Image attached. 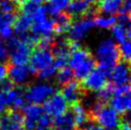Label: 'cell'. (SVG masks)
Returning <instances> with one entry per match:
<instances>
[{
    "label": "cell",
    "mask_w": 131,
    "mask_h": 130,
    "mask_svg": "<svg viewBox=\"0 0 131 130\" xmlns=\"http://www.w3.org/2000/svg\"><path fill=\"white\" fill-rule=\"evenodd\" d=\"M32 34L37 37L41 36H53L56 34V25L54 19L44 18L40 21L33 22L31 27Z\"/></svg>",
    "instance_id": "cell-15"
},
{
    "label": "cell",
    "mask_w": 131,
    "mask_h": 130,
    "mask_svg": "<svg viewBox=\"0 0 131 130\" xmlns=\"http://www.w3.org/2000/svg\"><path fill=\"white\" fill-rule=\"evenodd\" d=\"M74 78H75V76H74L73 70L65 66L63 68L59 69L58 75H57V81H58V84L64 85L71 80H73Z\"/></svg>",
    "instance_id": "cell-26"
},
{
    "label": "cell",
    "mask_w": 131,
    "mask_h": 130,
    "mask_svg": "<svg viewBox=\"0 0 131 130\" xmlns=\"http://www.w3.org/2000/svg\"><path fill=\"white\" fill-rule=\"evenodd\" d=\"M54 55L50 49L37 47L31 53L30 67L34 74H37L41 70L50 67L54 63Z\"/></svg>",
    "instance_id": "cell-6"
},
{
    "label": "cell",
    "mask_w": 131,
    "mask_h": 130,
    "mask_svg": "<svg viewBox=\"0 0 131 130\" xmlns=\"http://www.w3.org/2000/svg\"><path fill=\"white\" fill-rule=\"evenodd\" d=\"M56 25V34L61 35L63 32H66L69 31L70 27L73 23V17L71 16L69 13H62L60 12L59 14L54 16Z\"/></svg>",
    "instance_id": "cell-20"
},
{
    "label": "cell",
    "mask_w": 131,
    "mask_h": 130,
    "mask_svg": "<svg viewBox=\"0 0 131 130\" xmlns=\"http://www.w3.org/2000/svg\"><path fill=\"white\" fill-rule=\"evenodd\" d=\"M8 110V103L5 92L0 90V114L6 112Z\"/></svg>",
    "instance_id": "cell-37"
},
{
    "label": "cell",
    "mask_w": 131,
    "mask_h": 130,
    "mask_svg": "<svg viewBox=\"0 0 131 130\" xmlns=\"http://www.w3.org/2000/svg\"><path fill=\"white\" fill-rule=\"evenodd\" d=\"M48 6L47 12L51 15L55 16L60 12H62L64 9H67L71 0H47Z\"/></svg>",
    "instance_id": "cell-23"
},
{
    "label": "cell",
    "mask_w": 131,
    "mask_h": 130,
    "mask_svg": "<svg viewBox=\"0 0 131 130\" xmlns=\"http://www.w3.org/2000/svg\"><path fill=\"white\" fill-rule=\"evenodd\" d=\"M72 113H73L77 128L78 127L81 128L82 126H84L90 120L89 114L86 112V110L83 108V106L80 104V102L72 104Z\"/></svg>",
    "instance_id": "cell-22"
},
{
    "label": "cell",
    "mask_w": 131,
    "mask_h": 130,
    "mask_svg": "<svg viewBox=\"0 0 131 130\" xmlns=\"http://www.w3.org/2000/svg\"><path fill=\"white\" fill-rule=\"evenodd\" d=\"M118 129L119 130H131L130 127V121L129 120H124V121H121L120 124L118 126Z\"/></svg>",
    "instance_id": "cell-39"
},
{
    "label": "cell",
    "mask_w": 131,
    "mask_h": 130,
    "mask_svg": "<svg viewBox=\"0 0 131 130\" xmlns=\"http://www.w3.org/2000/svg\"><path fill=\"white\" fill-rule=\"evenodd\" d=\"M46 1H47V0H46Z\"/></svg>",
    "instance_id": "cell-45"
},
{
    "label": "cell",
    "mask_w": 131,
    "mask_h": 130,
    "mask_svg": "<svg viewBox=\"0 0 131 130\" xmlns=\"http://www.w3.org/2000/svg\"><path fill=\"white\" fill-rule=\"evenodd\" d=\"M112 35L118 42H123L130 38V28H126L122 24L117 23L112 27Z\"/></svg>",
    "instance_id": "cell-24"
},
{
    "label": "cell",
    "mask_w": 131,
    "mask_h": 130,
    "mask_svg": "<svg viewBox=\"0 0 131 130\" xmlns=\"http://www.w3.org/2000/svg\"><path fill=\"white\" fill-rule=\"evenodd\" d=\"M8 78V64L0 63V82Z\"/></svg>",
    "instance_id": "cell-38"
},
{
    "label": "cell",
    "mask_w": 131,
    "mask_h": 130,
    "mask_svg": "<svg viewBox=\"0 0 131 130\" xmlns=\"http://www.w3.org/2000/svg\"><path fill=\"white\" fill-rule=\"evenodd\" d=\"M43 103L44 112L51 117H58L68 110V102L61 93L56 92Z\"/></svg>",
    "instance_id": "cell-8"
},
{
    "label": "cell",
    "mask_w": 131,
    "mask_h": 130,
    "mask_svg": "<svg viewBox=\"0 0 131 130\" xmlns=\"http://www.w3.org/2000/svg\"><path fill=\"white\" fill-rule=\"evenodd\" d=\"M67 9L72 17H83L87 15L90 5L86 0H71Z\"/></svg>",
    "instance_id": "cell-19"
},
{
    "label": "cell",
    "mask_w": 131,
    "mask_h": 130,
    "mask_svg": "<svg viewBox=\"0 0 131 130\" xmlns=\"http://www.w3.org/2000/svg\"><path fill=\"white\" fill-rule=\"evenodd\" d=\"M55 130H76L77 126L74 120L73 113L71 111H66L64 114L56 117L53 121Z\"/></svg>",
    "instance_id": "cell-17"
},
{
    "label": "cell",
    "mask_w": 131,
    "mask_h": 130,
    "mask_svg": "<svg viewBox=\"0 0 131 130\" xmlns=\"http://www.w3.org/2000/svg\"><path fill=\"white\" fill-rule=\"evenodd\" d=\"M114 84L113 83H106L102 89H100L97 95V101L102 103H106L113 96L114 92Z\"/></svg>",
    "instance_id": "cell-25"
},
{
    "label": "cell",
    "mask_w": 131,
    "mask_h": 130,
    "mask_svg": "<svg viewBox=\"0 0 131 130\" xmlns=\"http://www.w3.org/2000/svg\"><path fill=\"white\" fill-rule=\"evenodd\" d=\"M109 75L102 69H96L88 74V76L82 80L81 86L85 91H99L107 83V78Z\"/></svg>",
    "instance_id": "cell-9"
},
{
    "label": "cell",
    "mask_w": 131,
    "mask_h": 130,
    "mask_svg": "<svg viewBox=\"0 0 131 130\" xmlns=\"http://www.w3.org/2000/svg\"><path fill=\"white\" fill-rule=\"evenodd\" d=\"M47 9L44 7V6H38V7L35 10V12L32 15V18H33V22H37L40 21L44 18H46V15H47Z\"/></svg>",
    "instance_id": "cell-31"
},
{
    "label": "cell",
    "mask_w": 131,
    "mask_h": 130,
    "mask_svg": "<svg viewBox=\"0 0 131 130\" xmlns=\"http://www.w3.org/2000/svg\"><path fill=\"white\" fill-rule=\"evenodd\" d=\"M8 59V49L2 38H0V63L6 61Z\"/></svg>",
    "instance_id": "cell-34"
},
{
    "label": "cell",
    "mask_w": 131,
    "mask_h": 130,
    "mask_svg": "<svg viewBox=\"0 0 131 130\" xmlns=\"http://www.w3.org/2000/svg\"><path fill=\"white\" fill-rule=\"evenodd\" d=\"M124 0H99L97 3L98 13L114 15L121 11Z\"/></svg>",
    "instance_id": "cell-16"
},
{
    "label": "cell",
    "mask_w": 131,
    "mask_h": 130,
    "mask_svg": "<svg viewBox=\"0 0 131 130\" xmlns=\"http://www.w3.org/2000/svg\"><path fill=\"white\" fill-rule=\"evenodd\" d=\"M86 1H87L89 4H96V3H98L99 0H86Z\"/></svg>",
    "instance_id": "cell-41"
},
{
    "label": "cell",
    "mask_w": 131,
    "mask_h": 130,
    "mask_svg": "<svg viewBox=\"0 0 131 130\" xmlns=\"http://www.w3.org/2000/svg\"><path fill=\"white\" fill-rule=\"evenodd\" d=\"M21 109L24 114L23 126H25V129L27 130H36L37 128L38 120L45 113L43 107L40 106L39 104L31 103V104L24 105Z\"/></svg>",
    "instance_id": "cell-10"
},
{
    "label": "cell",
    "mask_w": 131,
    "mask_h": 130,
    "mask_svg": "<svg viewBox=\"0 0 131 130\" xmlns=\"http://www.w3.org/2000/svg\"><path fill=\"white\" fill-rule=\"evenodd\" d=\"M19 9V5L16 2L10 0H1L0 1V10L2 13H15Z\"/></svg>",
    "instance_id": "cell-29"
},
{
    "label": "cell",
    "mask_w": 131,
    "mask_h": 130,
    "mask_svg": "<svg viewBox=\"0 0 131 130\" xmlns=\"http://www.w3.org/2000/svg\"><path fill=\"white\" fill-rule=\"evenodd\" d=\"M95 25L99 26L103 29H108L111 28L113 25L117 23V17L113 15H108V16H99L94 19Z\"/></svg>",
    "instance_id": "cell-27"
},
{
    "label": "cell",
    "mask_w": 131,
    "mask_h": 130,
    "mask_svg": "<svg viewBox=\"0 0 131 130\" xmlns=\"http://www.w3.org/2000/svg\"><path fill=\"white\" fill-rule=\"evenodd\" d=\"M24 123V116L17 110H10L0 114V130H19Z\"/></svg>",
    "instance_id": "cell-11"
},
{
    "label": "cell",
    "mask_w": 131,
    "mask_h": 130,
    "mask_svg": "<svg viewBox=\"0 0 131 130\" xmlns=\"http://www.w3.org/2000/svg\"><path fill=\"white\" fill-rule=\"evenodd\" d=\"M19 130H27V129H22V128H21V129H19Z\"/></svg>",
    "instance_id": "cell-44"
},
{
    "label": "cell",
    "mask_w": 131,
    "mask_h": 130,
    "mask_svg": "<svg viewBox=\"0 0 131 130\" xmlns=\"http://www.w3.org/2000/svg\"><path fill=\"white\" fill-rule=\"evenodd\" d=\"M68 63L70 64V68L73 70L74 76L80 80L85 79L97 65L96 58L91 52L81 47L71 52Z\"/></svg>",
    "instance_id": "cell-1"
},
{
    "label": "cell",
    "mask_w": 131,
    "mask_h": 130,
    "mask_svg": "<svg viewBox=\"0 0 131 130\" xmlns=\"http://www.w3.org/2000/svg\"><path fill=\"white\" fill-rule=\"evenodd\" d=\"M53 124V120L52 117L48 114L44 113L43 115L41 116L37 122V128L39 127H50Z\"/></svg>",
    "instance_id": "cell-32"
},
{
    "label": "cell",
    "mask_w": 131,
    "mask_h": 130,
    "mask_svg": "<svg viewBox=\"0 0 131 130\" xmlns=\"http://www.w3.org/2000/svg\"><path fill=\"white\" fill-rule=\"evenodd\" d=\"M130 94V86L129 84H124V85H117L114 86V92L113 96H121V95Z\"/></svg>",
    "instance_id": "cell-33"
},
{
    "label": "cell",
    "mask_w": 131,
    "mask_h": 130,
    "mask_svg": "<svg viewBox=\"0 0 131 130\" xmlns=\"http://www.w3.org/2000/svg\"><path fill=\"white\" fill-rule=\"evenodd\" d=\"M80 130H112L109 129V128H105V127L102 126L100 125L98 123H87L84 126H82L80 128Z\"/></svg>",
    "instance_id": "cell-35"
},
{
    "label": "cell",
    "mask_w": 131,
    "mask_h": 130,
    "mask_svg": "<svg viewBox=\"0 0 131 130\" xmlns=\"http://www.w3.org/2000/svg\"><path fill=\"white\" fill-rule=\"evenodd\" d=\"M33 25V18L31 15H18L15 18V21L14 23V29L17 36L24 35L26 32H29V30Z\"/></svg>",
    "instance_id": "cell-21"
},
{
    "label": "cell",
    "mask_w": 131,
    "mask_h": 130,
    "mask_svg": "<svg viewBox=\"0 0 131 130\" xmlns=\"http://www.w3.org/2000/svg\"><path fill=\"white\" fill-rule=\"evenodd\" d=\"M119 51H120L121 58H123L124 61L129 62L131 56V44L129 42V39L121 42L119 46Z\"/></svg>",
    "instance_id": "cell-28"
},
{
    "label": "cell",
    "mask_w": 131,
    "mask_h": 130,
    "mask_svg": "<svg viewBox=\"0 0 131 130\" xmlns=\"http://www.w3.org/2000/svg\"><path fill=\"white\" fill-rule=\"evenodd\" d=\"M62 86L63 87H62L61 94L65 98L66 101L71 105L80 102L86 92L82 88L81 84L74 80Z\"/></svg>",
    "instance_id": "cell-13"
},
{
    "label": "cell",
    "mask_w": 131,
    "mask_h": 130,
    "mask_svg": "<svg viewBox=\"0 0 131 130\" xmlns=\"http://www.w3.org/2000/svg\"><path fill=\"white\" fill-rule=\"evenodd\" d=\"M34 74L31 67L25 65H15L8 63V77L14 84L21 86L30 80L31 75Z\"/></svg>",
    "instance_id": "cell-12"
},
{
    "label": "cell",
    "mask_w": 131,
    "mask_h": 130,
    "mask_svg": "<svg viewBox=\"0 0 131 130\" xmlns=\"http://www.w3.org/2000/svg\"><path fill=\"white\" fill-rule=\"evenodd\" d=\"M13 36V26H6L0 28V36L5 39H9Z\"/></svg>",
    "instance_id": "cell-36"
},
{
    "label": "cell",
    "mask_w": 131,
    "mask_h": 130,
    "mask_svg": "<svg viewBox=\"0 0 131 130\" xmlns=\"http://www.w3.org/2000/svg\"><path fill=\"white\" fill-rule=\"evenodd\" d=\"M37 130H55V128H52L50 127H39V128H37Z\"/></svg>",
    "instance_id": "cell-40"
},
{
    "label": "cell",
    "mask_w": 131,
    "mask_h": 130,
    "mask_svg": "<svg viewBox=\"0 0 131 130\" xmlns=\"http://www.w3.org/2000/svg\"><path fill=\"white\" fill-rule=\"evenodd\" d=\"M114 85H124L129 82V62H118L109 74Z\"/></svg>",
    "instance_id": "cell-14"
},
{
    "label": "cell",
    "mask_w": 131,
    "mask_h": 130,
    "mask_svg": "<svg viewBox=\"0 0 131 130\" xmlns=\"http://www.w3.org/2000/svg\"><path fill=\"white\" fill-rule=\"evenodd\" d=\"M25 0H18V4H19V6H20V4L22 3V2H24Z\"/></svg>",
    "instance_id": "cell-42"
},
{
    "label": "cell",
    "mask_w": 131,
    "mask_h": 130,
    "mask_svg": "<svg viewBox=\"0 0 131 130\" xmlns=\"http://www.w3.org/2000/svg\"><path fill=\"white\" fill-rule=\"evenodd\" d=\"M89 118L95 123L109 129L118 128L121 123L119 113H117L112 107L105 105V103L96 101L89 112Z\"/></svg>",
    "instance_id": "cell-3"
},
{
    "label": "cell",
    "mask_w": 131,
    "mask_h": 130,
    "mask_svg": "<svg viewBox=\"0 0 131 130\" xmlns=\"http://www.w3.org/2000/svg\"><path fill=\"white\" fill-rule=\"evenodd\" d=\"M110 107H112L119 114H126L130 110L131 100L130 94L114 96V98L110 99Z\"/></svg>",
    "instance_id": "cell-18"
},
{
    "label": "cell",
    "mask_w": 131,
    "mask_h": 130,
    "mask_svg": "<svg viewBox=\"0 0 131 130\" xmlns=\"http://www.w3.org/2000/svg\"><path fill=\"white\" fill-rule=\"evenodd\" d=\"M10 1H14V2H16V3L18 4V0H10ZM19 5V4H18Z\"/></svg>",
    "instance_id": "cell-43"
},
{
    "label": "cell",
    "mask_w": 131,
    "mask_h": 130,
    "mask_svg": "<svg viewBox=\"0 0 131 130\" xmlns=\"http://www.w3.org/2000/svg\"><path fill=\"white\" fill-rule=\"evenodd\" d=\"M94 19L90 16H83V17L72 23L69 29V39L71 41H78L80 42L87 36L90 30L95 27Z\"/></svg>",
    "instance_id": "cell-7"
},
{
    "label": "cell",
    "mask_w": 131,
    "mask_h": 130,
    "mask_svg": "<svg viewBox=\"0 0 131 130\" xmlns=\"http://www.w3.org/2000/svg\"><path fill=\"white\" fill-rule=\"evenodd\" d=\"M56 71H57V68H56L54 64L51 65L50 67H48V68H45L43 70H41L39 72L37 73V76L41 79V80H49V79H51L53 77L55 76L56 74Z\"/></svg>",
    "instance_id": "cell-30"
},
{
    "label": "cell",
    "mask_w": 131,
    "mask_h": 130,
    "mask_svg": "<svg viewBox=\"0 0 131 130\" xmlns=\"http://www.w3.org/2000/svg\"><path fill=\"white\" fill-rule=\"evenodd\" d=\"M120 60L119 46L114 40L105 39L100 43L96 52V62H98L99 68L109 75L112 68Z\"/></svg>",
    "instance_id": "cell-2"
},
{
    "label": "cell",
    "mask_w": 131,
    "mask_h": 130,
    "mask_svg": "<svg viewBox=\"0 0 131 130\" xmlns=\"http://www.w3.org/2000/svg\"><path fill=\"white\" fill-rule=\"evenodd\" d=\"M56 91L57 90L55 87L50 84H34L31 86L25 87L24 96L26 101H28L30 103L40 104L45 102L53 94H55Z\"/></svg>",
    "instance_id": "cell-5"
},
{
    "label": "cell",
    "mask_w": 131,
    "mask_h": 130,
    "mask_svg": "<svg viewBox=\"0 0 131 130\" xmlns=\"http://www.w3.org/2000/svg\"><path fill=\"white\" fill-rule=\"evenodd\" d=\"M32 46L19 37H10L8 39L7 49L10 64L25 65L29 62Z\"/></svg>",
    "instance_id": "cell-4"
}]
</instances>
